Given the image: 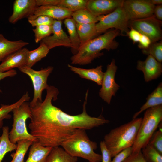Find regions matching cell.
I'll return each mask as SVG.
<instances>
[{
  "label": "cell",
  "mask_w": 162,
  "mask_h": 162,
  "mask_svg": "<svg viewBox=\"0 0 162 162\" xmlns=\"http://www.w3.org/2000/svg\"><path fill=\"white\" fill-rule=\"evenodd\" d=\"M150 2L152 4L155 6L162 5V0H149Z\"/></svg>",
  "instance_id": "7bdbcfd3"
},
{
  "label": "cell",
  "mask_w": 162,
  "mask_h": 162,
  "mask_svg": "<svg viewBox=\"0 0 162 162\" xmlns=\"http://www.w3.org/2000/svg\"><path fill=\"white\" fill-rule=\"evenodd\" d=\"M13 112V122L12 128L9 132V138L13 143L21 140H26L33 142L37 141L36 138L28 131L26 121L31 117V110L29 103L23 102L19 106L14 109Z\"/></svg>",
  "instance_id": "5b68a950"
},
{
  "label": "cell",
  "mask_w": 162,
  "mask_h": 162,
  "mask_svg": "<svg viewBox=\"0 0 162 162\" xmlns=\"http://www.w3.org/2000/svg\"><path fill=\"white\" fill-rule=\"evenodd\" d=\"M141 151L147 162H162V154L149 144L142 148Z\"/></svg>",
  "instance_id": "f1b7e54d"
},
{
  "label": "cell",
  "mask_w": 162,
  "mask_h": 162,
  "mask_svg": "<svg viewBox=\"0 0 162 162\" xmlns=\"http://www.w3.org/2000/svg\"><path fill=\"white\" fill-rule=\"evenodd\" d=\"M63 22L67 29L69 37L72 46L71 48L72 52L75 54L77 52L81 44L76 22L71 17L65 19Z\"/></svg>",
  "instance_id": "603a6c76"
},
{
  "label": "cell",
  "mask_w": 162,
  "mask_h": 162,
  "mask_svg": "<svg viewBox=\"0 0 162 162\" xmlns=\"http://www.w3.org/2000/svg\"><path fill=\"white\" fill-rule=\"evenodd\" d=\"M124 0H88L86 8L96 16L107 14L122 6Z\"/></svg>",
  "instance_id": "4fadbf2b"
},
{
  "label": "cell",
  "mask_w": 162,
  "mask_h": 162,
  "mask_svg": "<svg viewBox=\"0 0 162 162\" xmlns=\"http://www.w3.org/2000/svg\"><path fill=\"white\" fill-rule=\"evenodd\" d=\"M88 0H61L58 5L73 12L86 8Z\"/></svg>",
  "instance_id": "f546056e"
},
{
  "label": "cell",
  "mask_w": 162,
  "mask_h": 162,
  "mask_svg": "<svg viewBox=\"0 0 162 162\" xmlns=\"http://www.w3.org/2000/svg\"><path fill=\"white\" fill-rule=\"evenodd\" d=\"M153 15L156 18L160 21L162 20V5L155 6L154 9Z\"/></svg>",
  "instance_id": "b9f144b4"
},
{
  "label": "cell",
  "mask_w": 162,
  "mask_h": 162,
  "mask_svg": "<svg viewBox=\"0 0 162 162\" xmlns=\"http://www.w3.org/2000/svg\"><path fill=\"white\" fill-rule=\"evenodd\" d=\"M33 142L22 140L18 141L16 152L11 154L12 159L10 162H24V158L28 148Z\"/></svg>",
  "instance_id": "83f0119b"
},
{
  "label": "cell",
  "mask_w": 162,
  "mask_h": 162,
  "mask_svg": "<svg viewBox=\"0 0 162 162\" xmlns=\"http://www.w3.org/2000/svg\"><path fill=\"white\" fill-rule=\"evenodd\" d=\"M22 73L27 75L32 80L34 90L33 98L29 103L31 108L35 106L38 102H41L42 93L44 89L49 87L47 84L48 77L52 72L53 68L49 66L40 70H35L26 66L18 68Z\"/></svg>",
  "instance_id": "52a82bcc"
},
{
  "label": "cell",
  "mask_w": 162,
  "mask_h": 162,
  "mask_svg": "<svg viewBox=\"0 0 162 162\" xmlns=\"http://www.w3.org/2000/svg\"><path fill=\"white\" fill-rule=\"evenodd\" d=\"M123 162H147L144 158L141 151L132 152Z\"/></svg>",
  "instance_id": "8d00e7d4"
},
{
  "label": "cell",
  "mask_w": 162,
  "mask_h": 162,
  "mask_svg": "<svg viewBox=\"0 0 162 162\" xmlns=\"http://www.w3.org/2000/svg\"><path fill=\"white\" fill-rule=\"evenodd\" d=\"M142 118L130 121L111 130L104 136V141L112 157L122 150L132 147L136 140Z\"/></svg>",
  "instance_id": "7a4b0ae2"
},
{
  "label": "cell",
  "mask_w": 162,
  "mask_h": 162,
  "mask_svg": "<svg viewBox=\"0 0 162 162\" xmlns=\"http://www.w3.org/2000/svg\"><path fill=\"white\" fill-rule=\"evenodd\" d=\"M117 67L115 61L112 59L110 64L107 66L102 83V87L99 95L102 99L108 104H110L112 96L115 95L120 86L115 82V76Z\"/></svg>",
  "instance_id": "30bf717a"
},
{
  "label": "cell",
  "mask_w": 162,
  "mask_h": 162,
  "mask_svg": "<svg viewBox=\"0 0 162 162\" xmlns=\"http://www.w3.org/2000/svg\"><path fill=\"white\" fill-rule=\"evenodd\" d=\"M89 162L88 161V162Z\"/></svg>",
  "instance_id": "ee69618b"
},
{
  "label": "cell",
  "mask_w": 162,
  "mask_h": 162,
  "mask_svg": "<svg viewBox=\"0 0 162 162\" xmlns=\"http://www.w3.org/2000/svg\"><path fill=\"white\" fill-rule=\"evenodd\" d=\"M162 120V105L146 110L136 140L132 146L133 152L141 150L148 144Z\"/></svg>",
  "instance_id": "277c9868"
},
{
  "label": "cell",
  "mask_w": 162,
  "mask_h": 162,
  "mask_svg": "<svg viewBox=\"0 0 162 162\" xmlns=\"http://www.w3.org/2000/svg\"></svg>",
  "instance_id": "f6af8a7d"
},
{
  "label": "cell",
  "mask_w": 162,
  "mask_h": 162,
  "mask_svg": "<svg viewBox=\"0 0 162 162\" xmlns=\"http://www.w3.org/2000/svg\"><path fill=\"white\" fill-rule=\"evenodd\" d=\"M71 18L76 23L79 24L96 23L97 17L93 15L86 8L73 12Z\"/></svg>",
  "instance_id": "4316f807"
},
{
  "label": "cell",
  "mask_w": 162,
  "mask_h": 162,
  "mask_svg": "<svg viewBox=\"0 0 162 162\" xmlns=\"http://www.w3.org/2000/svg\"><path fill=\"white\" fill-rule=\"evenodd\" d=\"M100 148L102 153V162H111L112 156L104 140L100 142Z\"/></svg>",
  "instance_id": "d590c367"
},
{
  "label": "cell",
  "mask_w": 162,
  "mask_h": 162,
  "mask_svg": "<svg viewBox=\"0 0 162 162\" xmlns=\"http://www.w3.org/2000/svg\"><path fill=\"white\" fill-rule=\"evenodd\" d=\"M96 24L76 23V29L80 40V45L99 34L96 28Z\"/></svg>",
  "instance_id": "44dd1931"
},
{
  "label": "cell",
  "mask_w": 162,
  "mask_h": 162,
  "mask_svg": "<svg viewBox=\"0 0 162 162\" xmlns=\"http://www.w3.org/2000/svg\"><path fill=\"white\" fill-rule=\"evenodd\" d=\"M142 52L144 55H150L158 61L162 62V42L152 43L146 49H142Z\"/></svg>",
  "instance_id": "4dcf8cb0"
},
{
  "label": "cell",
  "mask_w": 162,
  "mask_h": 162,
  "mask_svg": "<svg viewBox=\"0 0 162 162\" xmlns=\"http://www.w3.org/2000/svg\"><path fill=\"white\" fill-rule=\"evenodd\" d=\"M151 43V40L149 38L141 34L138 46L139 48L142 50L144 49L148 48Z\"/></svg>",
  "instance_id": "f35d334b"
},
{
  "label": "cell",
  "mask_w": 162,
  "mask_h": 162,
  "mask_svg": "<svg viewBox=\"0 0 162 162\" xmlns=\"http://www.w3.org/2000/svg\"><path fill=\"white\" fill-rule=\"evenodd\" d=\"M86 130L76 129L61 146L73 156L82 158L89 162H100L101 155L94 151L97 148V143L90 139Z\"/></svg>",
  "instance_id": "3957f363"
},
{
  "label": "cell",
  "mask_w": 162,
  "mask_h": 162,
  "mask_svg": "<svg viewBox=\"0 0 162 162\" xmlns=\"http://www.w3.org/2000/svg\"><path fill=\"white\" fill-rule=\"evenodd\" d=\"M136 68L143 73L146 82L157 79L162 73L161 63L150 55L148 56L144 61H138Z\"/></svg>",
  "instance_id": "5bb4252c"
},
{
  "label": "cell",
  "mask_w": 162,
  "mask_h": 162,
  "mask_svg": "<svg viewBox=\"0 0 162 162\" xmlns=\"http://www.w3.org/2000/svg\"><path fill=\"white\" fill-rule=\"evenodd\" d=\"M155 6L150 2L149 0H124L122 5L130 20L152 16Z\"/></svg>",
  "instance_id": "9c48e42d"
},
{
  "label": "cell",
  "mask_w": 162,
  "mask_h": 162,
  "mask_svg": "<svg viewBox=\"0 0 162 162\" xmlns=\"http://www.w3.org/2000/svg\"><path fill=\"white\" fill-rule=\"evenodd\" d=\"M30 99L28 93L27 92L16 102L11 104L1 105L0 107V129L3 127V120L10 119L11 118V116L9 113L23 102L28 101Z\"/></svg>",
  "instance_id": "d4e9b609"
},
{
  "label": "cell",
  "mask_w": 162,
  "mask_h": 162,
  "mask_svg": "<svg viewBox=\"0 0 162 162\" xmlns=\"http://www.w3.org/2000/svg\"><path fill=\"white\" fill-rule=\"evenodd\" d=\"M146 102L135 113L133 117L135 119L142 112L151 107L162 105V83L159 84L157 88L146 98Z\"/></svg>",
  "instance_id": "ffe728a7"
},
{
  "label": "cell",
  "mask_w": 162,
  "mask_h": 162,
  "mask_svg": "<svg viewBox=\"0 0 162 162\" xmlns=\"http://www.w3.org/2000/svg\"><path fill=\"white\" fill-rule=\"evenodd\" d=\"M38 6L45 5H58L61 0H36Z\"/></svg>",
  "instance_id": "ab89813d"
},
{
  "label": "cell",
  "mask_w": 162,
  "mask_h": 162,
  "mask_svg": "<svg viewBox=\"0 0 162 162\" xmlns=\"http://www.w3.org/2000/svg\"><path fill=\"white\" fill-rule=\"evenodd\" d=\"M73 12L58 5H45L38 6L33 14L28 19L34 20L40 15L50 16L59 21L71 17Z\"/></svg>",
  "instance_id": "9a60e30c"
},
{
  "label": "cell",
  "mask_w": 162,
  "mask_h": 162,
  "mask_svg": "<svg viewBox=\"0 0 162 162\" xmlns=\"http://www.w3.org/2000/svg\"><path fill=\"white\" fill-rule=\"evenodd\" d=\"M120 35L117 29L108 31L81 45L77 52L70 58L74 64L83 65L91 63L95 58L104 55L101 51L105 49L108 51L116 49L119 43L115 38Z\"/></svg>",
  "instance_id": "6da1fadb"
},
{
  "label": "cell",
  "mask_w": 162,
  "mask_h": 162,
  "mask_svg": "<svg viewBox=\"0 0 162 162\" xmlns=\"http://www.w3.org/2000/svg\"><path fill=\"white\" fill-rule=\"evenodd\" d=\"M29 43L22 40L12 41L0 34V62L9 55L23 48Z\"/></svg>",
  "instance_id": "e0dca14e"
},
{
  "label": "cell",
  "mask_w": 162,
  "mask_h": 162,
  "mask_svg": "<svg viewBox=\"0 0 162 162\" xmlns=\"http://www.w3.org/2000/svg\"><path fill=\"white\" fill-rule=\"evenodd\" d=\"M55 20L46 16L40 15L32 20H28V22L32 26L36 27L40 25H52Z\"/></svg>",
  "instance_id": "836d02e7"
},
{
  "label": "cell",
  "mask_w": 162,
  "mask_h": 162,
  "mask_svg": "<svg viewBox=\"0 0 162 162\" xmlns=\"http://www.w3.org/2000/svg\"><path fill=\"white\" fill-rule=\"evenodd\" d=\"M52 148L42 146L37 142H33L30 147L28 157L26 162H46Z\"/></svg>",
  "instance_id": "d6986e66"
},
{
  "label": "cell",
  "mask_w": 162,
  "mask_h": 162,
  "mask_svg": "<svg viewBox=\"0 0 162 162\" xmlns=\"http://www.w3.org/2000/svg\"><path fill=\"white\" fill-rule=\"evenodd\" d=\"M149 145L162 154V130L159 129L154 132L151 137Z\"/></svg>",
  "instance_id": "d6a6232c"
},
{
  "label": "cell",
  "mask_w": 162,
  "mask_h": 162,
  "mask_svg": "<svg viewBox=\"0 0 162 162\" xmlns=\"http://www.w3.org/2000/svg\"><path fill=\"white\" fill-rule=\"evenodd\" d=\"M162 21L152 16L141 19L130 20L129 27L137 30L141 34L149 38L152 43L162 39Z\"/></svg>",
  "instance_id": "ba28073f"
},
{
  "label": "cell",
  "mask_w": 162,
  "mask_h": 162,
  "mask_svg": "<svg viewBox=\"0 0 162 162\" xmlns=\"http://www.w3.org/2000/svg\"><path fill=\"white\" fill-rule=\"evenodd\" d=\"M132 152V146L126 148L114 157L111 162H123Z\"/></svg>",
  "instance_id": "e575fe53"
},
{
  "label": "cell",
  "mask_w": 162,
  "mask_h": 162,
  "mask_svg": "<svg viewBox=\"0 0 162 162\" xmlns=\"http://www.w3.org/2000/svg\"><path fill=\"white\" fill-rule=\"evenodd\" d=\"M62 22L54 20L52 25V35L44 38L41 41L50 49L58 46L72 47L69 37L63 30L62 28Z\"/></svg>",
  "instance_id": "8fae6325"
},
{
  "label": "cell",
  "mask_w": 162,
  "mask_h": 162,
  "mask_svg": "<svg viewBox=\"0 0 162 162\" xmlns=\"http://www.w3.org/2000/svg\"><path fill=\"white\" fill-rule=\"evenodd\" d=\"M27 48H23L9 55L0 64V72H5L26 66L28 53Z\"/></svg>",
  "instance_id": "2e32d148"
},
{
  "label": "cell",
  "mask_w": 162,
  "mask_h": 162,
  "mask_svg": "<svg viewBox=\"0 0 162 162\" xmlns=\"http://www.w3.org/2000/svg\"><path fill=\"white\" fill-rule=\"evenodd\" d=\"M98 22L95 24L99 34L111 28L118 30L120 35L127 36L129 32V20L122 6L116 8L111 13L97 16Z\"/></svg>",
  "instance_id": "8992f818"
},
{
  "label": "cell",
  "mask_w": 162,
  "mask_h": 162,
  "mask_svg": "<svg viewBox=\"0 0 162 162\" xmlns=\"http://www.w3.org/2000/svg\"><path fill=\"white\" fill-rule=\"evenodd\" d=\"M70 69L74 73L78 74L82 78L91 80L101 86L104 75L102 71V66H98L95 68L89 69L77 68L70 64H68Z\"/></svg>",
  "instance_id": "ac0fdd59"
},
{
  "label": "cell",
  "mask_w": 162,
  "mask_h": 162,
  "mask_svg": "<svg viewBox=\"0 0 162 162\" xmlns=\"http://www.w3.org/2000/svg\"><path fill=\"white\" fill-rule=\"evenodd\" d=\"M77 158L73 156L62 147L52 148L48 155L46 162H77Z\"/></svg>",
  "instance_id": "7402d4cb"
},
{
  "label": "cell",
  "mask_w": 162,
  "mask_h": 162,
  "mask_svg": "<svg viewBox=\"0 0 162 162\" xmlns=\"http://www.w3.org/2000/svg\"><path fill=\"white\" fill-rule=\"evenodd\" d=\"M34 34V40L36 43L41 41L44 38L52 34V25H40L33 29Z\"/></svg>",
  "instance_id": "1f68e13d"
},
{
  "label": "cell",
  "mask_w": 162,
  "mask_h": 162,
  "mask_svg": "<svg viewBox=\"0 0 162 162\" xmlns=\"http://www.w3.org/2000/svg\"><path fill=\"white\" fill-rule=\"evenodd\" d=\"M130 30L128 32L127 36L132 40L134 43L139 42L140 39L141 34L137 30L130 28Z\"/></svg>",
  "instance_id": "74e56055"
},
{
  "label": "cell",
  "mask_w": 162,
  "mask_h": 162,
  "mask_svg": "<svg viewBox=\"0 0 162 162\" xmlns=\"http://www.w3.org/2000/svg\"><path fill=\"white\" fill-rule=\"evenodd\" d=\"M16 74L17 72L16 70L13 69L5 72H0V81L6 77H13L16 75ZM2 92V91L0 89V93Z\"/></svg>",
  "instance_id": "60d3db41"
},
{
  "label": "cell",
  "mask_w": 162,
  "mask_h": 162,
  "mask_svg": "<svg viewBox=\"0 0 162 162\" xmlns=\"http://www.w3.org/2000/svg\"><path fill=\"white\" fill-rule=\"evenodd\" d=\"M9 128L2 127V133L0 137V162H2L5 155L9 152L16 150L17 144L12 142L9 138Z\"/></svg>",
  "instance_id": "cb8c5ba5"
},
{
  "label": "cell",
  "mask_w": 162,
  "mask_h": 162,
  "mask_svg": "<svg viewBox=\"0 0 162 162\" xmlns=\"http://www.w3.org/2000/svg\"><path fill=\"white\" fill-rule=\"evenodd\" d=\"M50 50L41 41L40 45L37 48L29 51L26 66L32 68L37 62L45 57Z\"/></svg>",
  "instance_id": "484cf974"
},
{
  "label": "cell",
  "mask_w": 162,
  "mask_h": 162,
  "mask_svg": "<svg viewBox=\"0 0 162 162\" xmlns=\"http://www.w3.org/2000/svg\"><path fill=\"white\" fill-rule=\"evenodd\" d=\"M38 6L36 0H15L13 12L9 18V22L15 24L24 18L28 19L33 14Z\"/></svg>",
  "instance_id": "7c38bea8"
}]
</instances>
